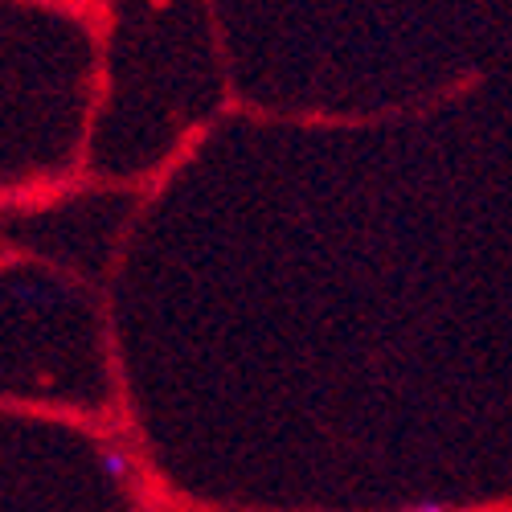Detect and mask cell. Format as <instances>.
<instances>
[{"mask_svg": "<svg viewBox=\"0 0 512 512\" xmlns=\"http://www.w3.org/2000/svg\"><path fill=\"white\" fill-rule=\"evenodd\" d=\"M103 463L111 467L115 476H127V455H123V451H115V447H111V451H103Z\"/></svg>", "mask_w": 512, "mask_h": 512, "instance_id": "6da1fadb", "label": "cell"}, {"mask_svg": "<svg viewBox=\"0 0 512 512\" xmlns=\"http://www.w3.org/2000/svg\"><path fill=\"white\" fill-rule=\"evenodd\" d=\"M406 512H443V504H435V500H418V504H410Z\"/></svg>", "mask_w": 512, "mask_h": 512, "instance_id": "7a4b0ae2", "label": "cell"}]
</instances>
